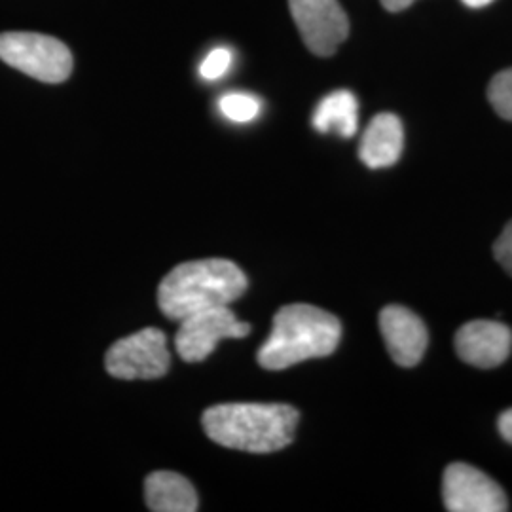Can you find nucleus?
Here are the masks:
<instances>
[{"mask_svg": "<svg viewBox=\"0 0 512 512\" xmlns=\"http://www.w3.org/2000/svg\"><path fill=\"white\" fill-rule=\"evenodd\" d=\"M442 497L450 512H503L507 495L488 475L467 463H452L444 471Z\"/></svg>", "mask_w": 512, "mask_h": 512, "instance_id": "obj_8", "label": "nucleus"}, {"mask_svg": "<svg viewBox=\"0 0 512 512\" xmlns=\"http://www.w3.org/2000/svg\"><path fill=\"white\" fill-rule=\"evenodd\" d=\"M342 338V323L329 311L310 304L283 306L274 327L258 351V365L285 370L308 359L329 357Z\"/></svg>", "mask_w": 512, "mask_h": 512, "instance_id": "obj_3", "label": "nucleus"}, {"mask_svg": "<svg viewBox=\"0 0 512 512\" xmlns=\"http://www.w3.org/2000/svg\"><path fill=\"white\" fill-rule=\"evenodd\" d=\"M410 4H414V0H382V6L387 12H401V10H406Z\"/></svg>", "mask_w": 512, "mask_h": 512, "instance_id": "obj_19", "label": "nucleus"}, {"mask_svg": "<svg viewBox=\"0 0 512 512\" xmlns=\"http://www.w3.org/2000/svg\"><path fill=\"white\" fill-rule=\"evenodd\" d=\"M313 128L319 133H338L340 137H353L359 128V103L348 90L327 95L313 112Z\"/></svg>", "mask_w": 512, "mask_h": 512, "instance_id": "obj_13", "label": "nucleus"}, {"mask_svg": "<svg viewBox=\"0 0 512 512\" xmlns=\"http://www.w3.org/2000/svg\"><path fill=\"white\" fill-rule=\"evenodd\" d=\"M0 59L46 84L65 82L73 73L71 50L61 40L40 33H2Z\"/></svg>", "mask_w": 512, "mask_h": 512, "instance_id": "obj_4", "label": "nucleus"}, {"mask_svg": "<svg viewBox=\"0 0 512 512\" xmlns=\"http://www.w3.org/2000/svg\"><path fill=\"white\" fill-rule=\"evenodd\" d=\"M300 420L298 410L289 404H217L203 412L207 437L224 448L272 454L287 448L294 439Z\"/></svg>", "mask_w": 512, "mask_h": 512, "instance_id": "obj_1", "label": "nucleus"}, {"mask_svg": "<svg viewBox=\"0 0 512 512\" xmlns=\"http://www.w3.org/2000/svg\"><path fill=\"white\" fill-rule=\"evenodd\" d=\"M403 147V122L391 112H382L365 129L359 158L370 169H384L399 162Z\"/></svg>", "mask_w": 512, "mask_h": 512, "instance_id": "obj_11", "label": "nucleus"}, {"mask_svg": "<svg viewBox=\"0 0 512 512\" xmlns=\"http://www.w3.org/2000/svg\"><path fill=\"white\" fill-rule=\"evenodd\" d=\"M380 330L397 365L416 366L423 359L429 334L420 317L403 306H387L380 313Z\"/></svg>", "mask_w": 512, "mask_h": 512, "instance_id": "obj_9", "label": "nucleus"}, {"mask_svg": "<svg viewBox=\"0 0 512 512\" xmlns=\"http://www.w3.org/2000/svg\"><path fill=\"white\" fill-rule=\"evenodd\" d=\"M167 338L160 329H143L110 346L105 366L118 380H156L169 370Z\"/></svg>", "mask_w": 512, "mask_h": 512, "instance_id": "obj_5", "label": "nucleus"}, {"mask_svg": "<svg viewBox=\"0 0 512 512\" xmlns=\"http://www.w3.org/2000/svg\"><path fill=\"white\" fill-rule=\"evenodd\" d=\"M181 327L175 334V348L186 363H200L207 359L220 340L245 338L251 327L239 321L228 306H217L198 311L179 321Z\"/></svg>", "mask_w": 512, "mask_h": 512, "instance_id": "obj_6", "label": "nucleus"}, {"mask_svg": "<svg viewBox=\"0 0 512 512\" xmlns=\"http://www.w3.org/2000/svg\"><path fill=\"white\" fill-rule=\"evenodd\" d=\"M488 99L501 118L512 122V69L495 74L488 86Z\"/></svg>", "mask_w": 512, "mask_h": 512, "instance_id": "obj_15", "label": "nucleus"}, {"mask_svg": "<svg viewBox=\"0 0 512 512\" xmlns=\"http://www.w3.org/2000/svg\"><path fill=\"white\" fill-rule=\"evenodd\" d=\"M230 65H232V52L226 48H217L205 57L200 67V74L205 80H219L228 73Z\"/></svg>", "mask_w": 512, "mask_h": 512, "instance_id": "obj_16", "label": "nucleus"}, {"mask_svg": "<svg viewBox=\"0 0 512 512\" xmlns=\"http://www.w3.org/2000/svg\"><path fill=\"white\" fill-rule=\"evenodd\" d=\"M294 23L308 50L329 57L348 38L349 21L338 0H289Z\"/></svg>", "mask_w": 512, "mask_h": 512, "instance_id": "obj_7", "label": "nucleus"}, {"mask_svg": "<svg viewBox=\"0 0 512 512\" xmlns=\"http://www.w3.org/2000/svg\"><path fill=\"white\" fill-rule=\"evenodd\" d=\"M247 285V277L232 260L184 262L160 283L158 306L167 319L179 323L192 313L230 306L247 291Z\"/></svg>", "mask_w": 512, "mask_h": 512, "instance_id": "obj_2", "label": "nucleus"}, {"mask_svg": "<svg viewBox=\"0 0 512 512\" xmlns=\"http://www.w3.org/2000/svg\"><path fill=\"white\" fill-rule=\"evenodd\" d=\"M219 109L230 122L247 124L260 114V101L249 93H226L219 101Z\"/></svg>", "mask_w": 512, "mask_h": 512, "instance_id": "obj_14", "label": "nucleus"}, {"mask_svg": "<svg viewBox=\"0 0 512 512\" xmlns=\"http://www.w3.org/2000/svg\"><path fill=\"white\" fill-rule=\"evenodd\" d=\"M495 260L512 275V220L494 243Z\"/></svg>", "mask_w": 512, "mask_h": 512, "instance_id": "obj_17", "label": "nucleus"}, {"mask_svg": "<svg viewBox=\"0 0 512 512\" xmlns=\"http://www.w3.org/2000/svg\"><path fill=\"white\" fill-rule=\"evenodd\" d=\"M456 349L467 365L495 368L511 355L512 332L497 321H471L458 330Z\"/></svg>", "mask_w": 512, "mask_h": 512, "instance_id": "obj_10", "label": "nucleus"}, {"mask_svg": "<svg viewBox=\"0 0 512 512\" xmlns=\"http://www.w3.org/2000/svg\"><path fill=\"white\" fill-rule=\"evenodd\" d=\"M467 6H471V8H482V6H486V4H490V2H494V0H463Z\"/></svg>", "mask_w": 512, "mask_h": 512, "instance_id": "obj_20", "label": "nucleus"}, {"mask_svg": "<svg viewBox=\"0 0 512 512\" xmlns=\"http://www.w3.org/2000/svg\"><path fill=\"white\" fill-rule=\"evenodd\" d=\"M145 497L150 511H198V494L184 476L171 471H158L145 482Z\"/></svg>", "mask_w": 512, "mask_h": 512, "instance_id": "obj_12", "label": "nucleus"}, {"mask_svg": "<svg viewBox=\"0 0 512 512\" xmlns=\"http://www.w3.org/2000/svg\"><path fill=\"white\" fill-rule=\"evenodd\" d=\"M497 429H499L501 437L512 444V408L511 410H505V412L499 416Z\"/></svg>", "mask_w": 512, "mask_h": 512, "instance_id": "obj_18", "label": "nucleus"}]
</instances>
